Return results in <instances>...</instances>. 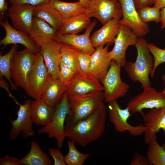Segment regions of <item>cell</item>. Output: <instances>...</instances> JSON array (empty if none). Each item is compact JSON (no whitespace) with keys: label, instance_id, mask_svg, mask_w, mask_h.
I'll list each match as a JSON object with an SVG mask.
<instances>
[{"label":"cell","instance_id":"cell-1","mask_svg":"<svg viewBox=\"0 0 165 165\" xmlns=\"http://www.w3.org/2000/svg\"><path fill=\"white\" fill-rule=\"evenodd\" d=\"M106 113L104 102L88 116L65 130L66 137L85 147L97 141L104 133Z\"/></svg>","mask_w":165,"mask_h":165},{"label":"cell","instance_id":"cell-2","mask_svg":"<svg viewBox=\"0 0 165 165\" xmlns=\"http://www.w3.org/2000/svg\"><path fill=\"white\" fill-rule=\"evenodd\" d=\"M148 43L143 37H138L134 46L137 52L136 60L127 62L124 67L130 79L140 82L143 89L151 86L149 76L154 65V58L148 48Z\"/></svg>","mask_w":165,"mask_h":165},{"label":"cell","instance_id":"cell-3","mask_svg":"<svg viewBox=\"0 0 165 165\" xmlns=\"http://www.w3.org/2000/svg\"><path fill=\"white\" fill-rule=\"evenodd\" d=\"M68 100L70 110L65 119V130L91 114L104 102V97L102 91Z\"/></svg>","mask_w":165,"mask_h":165},{"label":"cell","instance_id":"cell-4","mask_svg":"<svg viewBox=\"0 0 165 165\" xmlns=\"http://www.w3.org/2000/svg\"><path fill=\"white\" fill-rule=\"evenodd\" d=\"M36 54L25 48L21 51H16L12 58L11 79L15 85L23 89L26 94L29 90V76L34 65Z\"/></svg>","mask_w":165,"mask_h":165},{"label":"cell","instance_id":"cell-5","mask_svg":"<svg viewBox=\"0 0 165 165\" xmlns=\"http://www.w3.org/2000/svg\"><path fill=\"white\" fill-rule=\"evenodd\" d=\"M70 110L66 91L64 94L60 103L56 106L55 113L51 121L47 125L39 129V134L46 133L49 137L56 139L58 148L63 147L66 136L65 124L66 116Z\"/></svg>","mask_w":165,"mask_h":165},{"label":"cell","instance_id":"cell-6","mask_svg":"<svg viewBox=\"0 0 165 165\" xmlns=\"http://www.w3.org/2000/svg\"><path fill=\"white\" fill-rule=\"evenodd\" d=\"M121 67L112 60L105 75L101 82L104 87V101L109 102L124 96L130 88L120 77Z\"/></svg>","mask_w":165,"mask_h":165},{"label":"cell","instance_id":"cell-7","mask_svg":"<svg viewBox=\"0 0 165 165\" xmlns=\"http://www.w3.org/2000/svg\"><path fill=\"white\" fill-rule=\"evenodd\" d=\"M108 103L109 119L117 132L123 133L127 131L133 136H141L144 133L146 127L142 123L133 126L128 123V120L131 114L128 108H121L117 100Z\"/></svg>","mask_w":165,"mask_h":165},{"label":"cell","instance_id":"cell-8","mask_svg":"<svg viewBox=\"0 0 165 165\" xmlns=\"http://www.w3.org/2000/svg\"><path fill=\"white\" fill-rule=\"evenodd\" d=\"M52 78L41 52L37 53L29 76V90L27 94L34 100L40 98Z\"/></svg>","mask_w":165,"mask_h":165},{"label":"cell","instance_id":"cell-9","mask_svg":"<svg viewBox=\"0 0 165 165\" xmlns=\"http://www.w3.org/2000/svg\"><path fill=\"white\" fill-rule=\"evenodd\" d=\"M165 106V94L158 92L150 86L144 88L142 93L131 98L126 107L132 114L139 113L143 116L144 109H151Z\"/></svg>","mask_w":165,"mask_h":165},{"label":"cell","instance_id":"cell-10","mask_svg":"<svg viewBox=\"0 0 165 165\" xmlns=\"http://www.w3.org/2000/svg\"><path fill=\"white\" fill-rule=\"evenodd\" d=\"M31 102L30 99H28L23 104L19 103V108L16 118L12 119L10 117H9L8 120L12 125L9 135L11 140H15L21 133L24 139L34 135L35 132L32 128L33 122L31 115Z\"/></svg>","mask_w":165,"mask_h":165},{"label":"cell","instance_id":"cell-11","mask_svg":"<svg viewBox=\"0 0 165 165\" xmlns=\"http://www.w3.org/2000/svg\"><path fill=\"white\" fill-rule=\"evenodd\" d=\"M85 13L103 25L122 12L118 0H90Z\"/></svg>","mask_w":165,"mask_h":165},{"label":"cell","instance_id":"cell-12","mask_svg":"<svg viewBox=\"0 0 165 165\" xmlns=\"http://www.w3.org/2000/svg\"><path fill=\"white\" fill-rule=\"evenodd\" d=\"M138 37L128 26L121 24L115 40L114 46L110 51L112 60L121 67H124L126 63V53L128 47L135 46Z\"/></svg>","mask_w":165,"mask_h":165},{"label":"cell","instance_id":"cell-13","mask_svg":"<svg viewBox=\"0 0 165 165\" xmlns=\"http://www.w3.org/2000/svg\"><path fill=\"white\" fill-rule=\"evenodd\" d=\"M0 24L6 31L5 36L0 41V45L3 46V48L11 44H20L35 54L40 52V47L32 40L28 34L15 29L10 24L7 16L4 20H0Z\"/></svg>","mask_w":165,"mask_h":165},{"label":"cell","instance_id":"cell-14","mask_svg":"<svg viewBox=\"0 0 165 165\" xmlns=\"http://www.w3.org/2000/svg\"><path fill=\"white\" fill-rule=\"evenodd\" d=\"M118 0L122 13L120 24L130 27L138 37H143L148 34L150 31L148 26L140 18L133 0Z\"/></svg>","mask_w":165,"mask_h":165},{"label":"cell","instance_id":"cell-15","mask_svg":"<svg viewBox=\"0 0 165 165\" xmlns=\"http://www.w3.org/2000/svg\"><path fill=\"white\" fill-rule=\"evenodd\" d=\"M35 6L23 4L12 5L7 11V16L13 28L29 35L31 29Z\"/></svg>","mask_w":165,"mask_h":165},{"label":"cell","instance_id":"cell-16","mask_svg":"<svg viewBox=\"0 0 165 165\" xmlns=\"http://www.w3.org/2000/svg\"><path fill=\"white\" fill-rule=\"evenodd\" d=\"M103 90V86L99 81L88 75L77 72L68 86L66 92L68 98H70Z\"/></svg>","mask_w":165,"mask_h":165},{"label":"cell","instance_id":"cell-17","mask_svg":"<svg viewBox=\"0 0 165 165\" xmlns=\"http://www.w3.org/2000/svg\"><path fill=\"white\" fill-rule=\"evenodd\" d=\"M108 44L104 46L101 45L96 48L91 55L90 65L88 75L101 82L110 67L112 58L108 51Z\"/></svg>","mask_w":165,"mask_h":165},{"label":"cell","instance_id":"cell-18","mask_svg":"<svg viewBox=\"0 0 165 165\" xmlns=\"http://www.w3.org/2000/svg\"><path fill=\"white\" fill-rule=\"evenodd\" d=\"M143 117L146 127L144 133V142L148 145L157 139L156 134L160 130L165 133V106L151 109Z\"/></svg>","mask_w":165,"mask_h":165},{"label":"cell","instance_id":"cell-19","mask_svg":"<svg viewBox=\"0 0 165 165\" xmlns=\"http://www.w3.org/2000/svg\"><path fill=\"white\" fill-rule=\"evenodd\" d=\"M122 16V12L93 33L90 38L95 48L101 45L108 44L110 45L114 43L121 25L119 21Z\"/></svg>","mask_w":165,"mask_h":165},{"label":"cell","instance_id":"cell-20","mask_svg":"<svg viewBox=\"0 0 165 165\" xmlns=\"http://www.w3.org/2000/svg\"><path fill=\"white\" fill-rule=\"evenodd\" d=\"M97 23V20H94L82 34H67L58 35L54 40L70 45L81 51L85 52L91 55L95 52L96 48L92 43L90 35Z\"/></svg>","mask_w":165,"mask_h":165},{"label":"cell","instance_id":"cell-21","mask_svg":"<svg viewBox=\"0 0 165 165\" xmlns=\"http://www.w3.org/2000/svg\"><path fill=\"white\" fill-rule=\"evenodd\" d=\"M40 52L45 64L53 78L58 79L61 60L59 42L53 40L40 47Z\"/></svg>","mask_w":165,"mask_h":165},{"label":"cell","instance_id":"cell-22","mask_svg":"<svg viewBox=\"0 0 165 165\" xmlns=\"http://www.w3.org/2000/svg\"><path fill=\"white\" fill-rule=\"evenodd\" d=\"M58 31L43 20L33 17L29 35L40 47L57 37Z\"/></svg>","mask_w":165,"mask_h":165},{"label":"cell","instance_id":"cell-23","mask_svg":"<svg viewBox=\"0 0 165 165\" xmlns=\"http://www.w3.org/2000/svg\"><path fill=\"white\" fill-rule=\"evenodd\" d=\"M56 107L39 98L32 101L31 115L33 123L38 126H45L52 120Z\"/></svg>","mask_w":165,"mask_h":165},{"label":"cell","instance_id":"cell-24","mask_svg":"<svg viewBox=\"0 0 165 165\" xmlns=\"http://www.w3.org/2000/svg\"><path fill=\"white\" fill-rule=\"evenodd\" d=\"M49 2L35 6L33 17L43 20L58 31L64 19L59 12L52 6Z\"/></svg>","mask_w":165,"mask_h":165},{"label":"cell","instance_id":"cell-25","mask_svg":"<svg viewBox=\"0 0 165 165\" xmlns=\"http://www.w3.org/2000/svg\"><path fill=\"white\" fill-rule=\"evenodd\" d=\"M91 22L90 18L85 13L64 19L57 35L77 34L86 29Z\"/></svg>","mask_w":165,"mask_h":165},{"label":"cell","instance_id":"cell-26","mask_svg":"<svg viewBox=\"0 0 165 165\" xmlns=\"http://www.w3.org/2000/svg\"><path fill=\"white\" fill-rule=\"evenodd\" d=\"M68 87L63 84L58 78H52L42 94L40 98L56 107L60 103Z\"/></svg>","mask_w":165,"mask_h":165},{"label":"cell","instance_id":"cell-27","mask_svg":"<svg viewBox=\"0 0 165 165\" xmlns=\"http://www.w3.org/2000/svg\"><path fill=\"white\" fill-rule=\"evenodd\" d=\"M20 160L23 165H50L52 163L47 154L34 141L31 143L29 153Z\"/></svg>","mask_w":165,"mask_h":165},{"label":"cell","instance_id":"cell-28","mask_svg":"<svg viewBox=\"0 0 165 165\" xmlns=\"http://www.w3.org/2000/svg\"><path fill=\"white\" fill-rule=\"evenodd\" d=\"M50 4L60 13L64 20L85 13L86 7L80 1L68 2L59 0H50Z\"/></svg>","mask_w":165,"mask_h":165},{"label":"cell","instance_id":"cell-29","mask_svg":"<svg viewBox=\"0 0 165 165\" xmlns=\"http://www.w3.org/2000/svg\"><path fill=\"white\" fill-rule=\"evenodd\" d=\"M59 42L61 46V60L75 72H78V59L81 51L69 44Z\"/></svg>","mask_w":165,"mask_h":165},{"label":"cell","instance_id":"cell-30","mask_svg":"<svg viewBox=\"0 0 165 165\" xmlns=\"http://www.w3.org/2000/svg\"><path fill=\"white\" fill-rule=\"evenodd\" d=\"M148 145L146 157L150 165H165V145H160L154 139Z\"/></svg>","mask_w":165,"mask_h":165},{"label":"cell","instance_id":"cell-31","mask_svg":"<svg viewBox=\"0 0 165 165\" xmlns=\"http://www.w3.org/2000/svg\"><path fill=\"white\" fill-rule=\"evenodd\" d=\"M18 47L17 44L13 45L7 53L0 55V75L7 79L10 84L11 89L13 90H16L17 86L11 80V63L13 54L17 50Z\"/></svg>","mask_w":165,"mask_h":165},{"label":"cell","instance_id":"cell-32","mask_svg":"<svg viewBox=\"0 0 165 165\" xmlns=\"http://www.w3.org/2000/svg\"><path fill=\"white\" fill-rule=\"evenodd\" d=\"M67 143L68 153L64 156V160L66 165H82L85 161L90 156V154L79 152L75 146V143L72 141H68Z\"/></svg>","mask_w":165,"mask_h":165},{"label":"cell","instance_id":"cell-33","mask_svg":"<svg viewBox=\"0 0 165 165\" xmlns=\"http://www.w3.org/2000/svg\"><path fill=\"white\" fill-rule=\"evenodd\" d=\"M147 46L154 58L153 69L150 75L151 77H153L157 67L161 64L165 63V49L158 47L153 43H148Z\"/></svg>","mask_w":165,"mask_h":165},{"label":"cell","instance_id":"cell-34","mask_svg":"<svg viewBox=\"0 0 165 165\" xmlns=\"http://www.w3.org/2000/svg\"><path fill=\"white\" fill-rule=\"evenodd\" d=\"M77 73L61 60L59 64L58 78L66 86H69L74 79Z\"/></svg>","mask_w":165,"mask_h":165},{"label":"cell","instance_id":"cell-35","mask_svg":"<svg viewBox=\"0 0 165 165\" xmlns=\"http://www.w3.org/2000/svg\"><path fill=\"white\" fill-rule=\"evenodd\" d=\"M91 61V55L82 51H81L78 59V72L88 75L90 70Z\"/></svg>","mask_w":165,"mask_h":165},{"label":"cell","instance_id":"cell-36","mask_svg":"<svg viewBox=\"0 0 165 165\" xmlns=\"http://www.w3.org/2000/svg\"><path fill=\"white\" fill-rule=\"evenodd\" d=\"M60 148H49V153L54 160V165H66L64 156L61 152Z\"/></svg>","mask_w":165,"mask_h":165},{"label":"cell","instance_id":"cell-37","mask_svg":"<svg viewBox=\"0 0 165 165\" xmlns=\"http://www.w3.org/2000/svg\"><path fill=\"white\" fill-rule=\"evenodd\" d=\"M130 165H150L146 156L138 152H135L134 154Z\"/></svg>","mask_w":165,"mask_h":165},{"label":"cell","instance_id":"cell-38","mask_svg":"<svg viewBox=\"0 0 165 165\" xmlns=\"http://www.w3.org/2000/svg\"><path fill=\"white\" fill-rule=\"evenodd\" d=\"M50 0H10V4L12 5L27 4L35 6L40 4L48 2Z\"/></svg>","mask_w":165,"mask_h":165},{"label":"cell","instance_id":"cell-39","mask_svg":"<svg viewBox=\"0 0 165 165\" xmlns=\"http://www.w3.org/2000/svg\"><path fill=\"white\" fill-rule=\"evenodd\" d=\"M0 165H23L20 159L6 156L0 159Z\"/></svg>","mask_w":165,"mask_h":165},{"label":"cell","instance_id":"cell-40","mask_svg":"<svg viewBox=\"0 0 165 165\" xmlns=\"http://www.w3.org/2000/svg\"><path fill=\"white\" fill-rule=\"evenodd\" d=\"M157 0H133L137 11L145 7L154 5Z\"/></svg>","mask_w":165,"mask_h":165},{"label":"cell","instance_id":"cell-41","mask_svg":"<svg viewBox=\"0 0 165 165\" xmlns=\"http://www.w3.org/2000/svg\"><path fill=\"white\" fill-rule=\"evenodd\" d=\"M141 20L144 22L152 21V19L148 12V7H145L137 11Z\"/></svg>","mask_w":165,"mask_h":165},{"label":"cell","instance_id":"cell-42","mask_svg":"<svg viewBox=\"0 0 165 165\" xmlns=\"http://www.w3.org/2000/svg\"><path fill=\"white\" fill-rule=\"evenodd\" d=\"M148 9L152 21L156 23L160 22V9L154 7L150 6H148Z\"/></svg>","mask_w":165,"mask_h":165},{"label":"cell","instance_id":"cell-43","mask_svg":"<svg viewBox=\"0 0 165 165\" xmlns=\"http://www.w3.org/2000/svg\"><path fill=\"white\" fill-rule=\"evenodd\" d=\"M7 2L6 0H0V16L1 19L4 18V15L8 9Z\"/></svg>","mask_w":165,"mask_h":165},{"label":"cell","instance_id":"cell-44","mask_svg":"<svg viewBox=\"0 0 165 165\" xmlns=\"http://www.w3.org/2000/svg\"><path fill=\"white\" fill-rule=\"evenodd\" d=\"M160 9V22L161 23V30H162L165 28V7Z\"/></svg>","mask_w":165,"mask_h":165},{"label":"cell","instance_id":"cell-45","mask_svg":"<svg viewBox=\"0 0 165 165\" xmlns=\"http://www.w3.org/2000/svg\"><path fill=\"white\" fill-rule=\"evenodd\" d=\"M3 76L0 75V86L1 87L4 88L6 90L7 92L9 93V95L11 97H12L13 99L15 101H16L15 98L13 97V96L11 94L10 92L9 91L8 87V84L6 82V81H5L3 78Z\"/></svg>","mask_w":165,"mask_h":165},{"label":"cell","instance_id":"cell-46","mask_svg":"<svg viewBox=\"0 0 165 165\" xmlns=\"http://www.w3.org/2000/svg\"><path fill=\"white\" fill-rule=\"evenodd\" d=\"M153 7L160 9L165 7V0H157Z\"/></svg>","mask_w":165,"mask_h":165},{"label":"cell","instance_id":"cell-47","mask_svg":"<svg viewBox=\"0 0 165 165\" xmlns=\"http://www.w3.org/2000/svg\"><path fill=\"white\" fill-rule=\"evenodd\" d=\"M162 79L164 86V88L163 89L162 92L165 94V75H162Z\"/></svg>","mask_w":165,"mask_h":165},{"label":"cell","instance_id":"cell-48","mask_svg":"<svg viewBox=\"0 0 165 165\" xmlns=\"http://www.w3.org/2000/svg\"><path fill=\"white\" fill-rule=\"evenodd\" d=\"M83 3L86 7H87L89 3V1L88 0H78Z\"/></svg>","mask_w":165,"mask_h":165},{"label":"cell","instance_id":"cell-49","mask_svg":"<svg viewBox=\"0 0 165 165\" xmlns=\"http://www.w3.org/2000/svg\"><path fill=\"white\" fill-rule=\"evenodd\" d=\"M88 0L89 1L90 0Z\"/></svg>","mask_w":165,"mask_h":165},{"label":"cell","instance_id":"cell-50","mask_svg":"<svg viewBox=\"0 0 165 165\" xmlns=\"http://www.w3.org/2000/svg\"></svg>","mask_w":165,"mask_h":165}]
</instances>
